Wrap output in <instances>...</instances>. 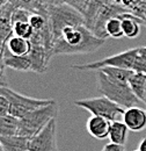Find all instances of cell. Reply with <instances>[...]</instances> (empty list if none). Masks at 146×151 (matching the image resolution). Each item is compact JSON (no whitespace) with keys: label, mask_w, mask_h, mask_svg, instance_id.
<instances>
[{"label":"cell","mask_w":146,"mask_h":151,"mask_svg":"<svg viewBox=\"0 0 146 151\" xmlns=\"http://www.w3.org/2000/svg\"><path fill=\"white\" fill-rule=\"evenodd\" d=\"M30 138L14 135V136H0V144L2 151H29Z\"/></svg>","instance_id":"cell-14"},{"label":"cell","mask_w":146,"mask_h":151,"mask_svg":"<svg viewBox=\"0 0 146 151\" xmlns=\"http://www.w3.org/2000/svg\"><path fill=\"white\" fill-rule=\"evenodd\" d=\"M104 42V40L95 36L85 24L66 27L54 42L52 56L92 54L100 49Z\"/></svg>","instance_id":"cell-1"},{"label":"cell","mask_w":146,"mask_h":151,"mask_svg":"<svg viewBox=\"0 0 146 151\" xmlns=\"http://www.w3.org/2000/svg\"><path fill=\"white\" fill-rule=\"evenodd\" d=\"M19 119L11 114L0 116V136H14L18 135Z\"/></svg>","instance_id":"cell-20"},{"label":"cell","mask_w":146,"mask_h":151,"mask_svg":"<svg viewBox=\"0 0 146 151\" xmlns=\"http://www.w3.org/2000/svg\"><path fill=\"white\" fill-rule=\"evenodd\" d=\"M99 71L104 73L111 80L117 81V83H123V84H129V79L133 73V71H131V70L120 69V68H111V66L100 69Z\"/></svg>","instance_id":"cell-21"},{"label":"cell","mask_w":146,"mask_h":151,"mask_svg":"<svg viewBox=\"0 0 146 151\" xmlns=\"http://www.w3.org/2000/svg\"><path fill=\"white\" fill-rule=\"evenodd\" d=\"M6 50L15 56H28L31 50L30 40L12 35L6 43Z\"/></svg>","instance_id":"cell-15"},{"label":"cell","mask_w":146,"mask_h":151,"mask_svg":"<svg viewBox=\"0 0 146 151\" xmlns=\"http://www.w3.org/2000/svg\"><path fill=\"white\" fill-rule=\"evenodd\" d=\"M123 122L131 132H140L146 128V111L139 107H131L123 115Z\"/></svg>","instance_id":"cell-11"},{"label":"cell","mask_w":146,"mask_h":151,"mask_svg":"<svg viewBox=\"0 0 146 151\" xmlns=\"http://www.w3.org/2000/svg\"><path fill=\"white\" fill-rule=\"evenodd\" d=\"M74 105L88 111L92 115L102 116L111 122L120 121V119L123 117V115L125 113V109L122 106L115 104L104 95L97 96V98L77 100L74 101Z\"/></svg>","instance_id":"cell-7"},{"label":"cell","mask_w":146,"mask_h":151,"mask_svg":"<svg viewBox=\"0 0 146 151\" xmlns=\"http://www.w3.org/2000/svg\"><path fill=\"white\" fill-rule=\"evenodd\" d=\"M101 151H125L124 145H120V144H115V143H108L106 144Z\"/></svg>","instance_id":"cell-27"},{"label":"cell","mask_w":146,"mask_h":151,"mask_svg":"<svg viewBox=\"0 0 146 151\" xmlns=\"http://www.w3.org/2000/svg\"><path fill=\"white\" fill-rule=\"evenodd\" d=\"M58 113V105L54 101L52 104L37 108L35 111L28 113L26 116L19 120V130L18 135L31 138L41 132L48 123L56 119Z\"/></svg>","instance_id":"cell-4"},{"label":"cell","mask_w":146,"mask_h":151,"mask_svg":"<svg viewBox=\"0 0 146 151\" xmlns=\"http://www.w3.org/2000/svg\"><path fill=\"white\" fill-rule=\"evenodd\" d=\"M12 27H13V35L19 37L30 40L34 34V29L31 28L29 22H22V21L14 22L12 23Z\"/></svg>","instance_id":"cell-23"},{"label":"cell","mask_w":146,"mask_h":151,"mask_svg":"<svg viewBox=\"0 0 146 151\" xmlns=\"http://www.w3.org/2000/svg\"><path fill=\"white\" fill-rule=\"evenodd\" d=\"M14 7L11 4L5 5L0 8V63H4V54L6 50V43L13 35L12 27V14Z\"/></svg>","instance_id":"cell-9"},{"label":"cell","mask_w":146,"mask_h":151,"mask_svg":"<svg viewBox=\"0 0 146 151\" xmlns=\"http://www.w3.org/2000/svg\"><path fill=\"white\" fill-rule=\"evenodd\" d=\"M28 57L31 62V71L36 73H44L48 70L49 60L52 57V51L42 44L31 43V50Z\"/></svg>","instance_id":"cell-10"},{"label":"cell","mask_w":146,"mask_h":151,"mask_svg":"<svg viewBox=\"0 0 146 151\" xmlns=\"http://www.w3.org/2000/svg\"><path fill=\"white\" fill-rule=\"evenodd\" d=\"M110 126H111V121L102 117V116L92 115L87 121L86 128H87V132H89V135L93 136L94 138L104 139V138L109 137Z\"/></svg>","instance_id":"cell-12"},{"label":"cell","mask_w":146,"mask_h":151,"mask_svg":"<svg viewBox=\"0 0 146 151\" xmlns=\"http://www.w3.org/2000/svg\"><path fill=\"white\" fill-rule=\"evenodd\" d=\"M135 151H139V150H135Z\"/></svg>","instance_id":"cell-32"},{"label":"cell","mask_w":146,"mask_h":151,"mask_svg":"<svg viewBox=\"0 0 146 151\" xmlns=\"http://www.w3.org/2000/svg\"><path fill=\"white\" fill-rule=\"evenodd\" d=\"M129 128L122 121H114L111 122L109 132V139L111 143L124 145L128 138Z\"/></svg>","instance_id":"cell-18"},{"label":"cell","mask_w":146,"mask_h":151,"mask_svg":"<svg viewBox=\"0 0 146 151\" xmlns=\"http://www.w3.org/2000/svg\"><path fill=\"white\" fill-rule=\"evenodd\" d=\"M7 114H9V102L4 95L0 94V116Z\"/></svg>","instance_id":"cell-25"},{"label":"cell","mask_w":146,"mask_h":151,"mask_svg":"<svg viewBox=\"0 0 146 151\" xmlns=\"http://www.w3.org/2000/svg\"><path fill=\"white\" fill-rule=\"evenodd\" d=\"M96 79L99 91L123 108L128 109L131 107H136L139 104V99L133 93L129 84L114 81L101 71H96Z\"/></svg>","instance_id":"cell-3"},{"label":"cell","mask_w":146,"mask_h":151,"mask_svg":"<svg viewBox=\"0 0 146 151\" xmlns=\"http://www.w3.org/2000/svg\"><path fill=\"white\" fill-rule=\"evenodd\" d=\"M129 85L137 98L142 101L145 100L146 94V75L142 72H133L129 79Z\"/></svg>","instance_id":"cell-19"},{"label":"cell","mask_w":146,"mask_h":151,"mask_svg":"<svg viewBox=\"0 0 146 151\" xmlns=\"http://www.w3.org/2000/svg\"><path fill=\"white\" fill-rule=\"evenodd\" d=\"M0 94L4 95L9 102V114L19 120L37 108L48 106L55 101L50 99H36V98L26 96L13 91L9 87H1Z\"/></svg>","instance_id":"cell-6"},{"label":"cell","mask_w":146,"mask_h":151,"mask_svg":"<svg viewBox=\"0 0 146 151\" xmlns=\"http://www.w3.org/2000/svg\"><path fill=\"white\" fill-rule=\"evenodd\" d=\"M1 87H8V80L5 73V65L4 63H0V88Z\"/></svg>","instance_id":"cell-26"},{"label":"cell","mask_w":146,"mask_h":151,"mask_svg":"<svg viewBox=\"0 0 146 151\" xmlns=\"http://www.w3.org/2000/svg\"><path fill=\"white\" fill-rule=\"evenodd\" d=\"M29 151H58L57 147V119L29 141Z\"/></svg>","instance_id":"cell-8"},{"label":"cell","mask_w":146,"mask_h":151,"mask_svg":"<svg viewBox=\"0 0 146 151\" xmlns=\"http://www.w3.org/2000/svg\"><path fill=\"white\" fill-rule=\"evenodd\" d=\"M111 66V68H120L131 70L133 72H142L146 75V62L139 55V48L129 49L127 51L112 55L107 58L81 64V65H72L73 69L75 70H82V71H99L100 69Z\"/></svg>","instance_id":"cell-2"},{"label":"cell","mask_w":146,"mask_h":151,"mask_svg":"<svg viewBox=\"0 0 146 151\" xmlns=\"http://www.w3.org/2000/svg\"><path fill=\"white\" fill-rule=\"evenodd\" d=\"M9 1H11V0H0V8H1V7H4L5 5L9 4Z\"/></svg>","instance_id":"cell-30"},{"label":"cell","mask_w":146,"mask_h":151,"mask_svg":"<svg viewBox=\"0 0 146 151\" xmlns=\"http://www.w3.org/2000/svg\"><path fill=\"white\" fill-rule=\"evenodd\" d=\"M4 65L5 68L13 69L15 71H31V62L28 56H15L5 50L4 54Z\"/></svg>","instance_id":"cell-17"},{"label":"cell","mask_w":146,"mask_h":151,"mask_svg":"<svg viewBox=\"0 0 146 151\" xmlns=\"http://www.w3.org/2000/svg\"><path fill=\"white\" fill-rule=\"evenodd\" d=\"M104 29H106V34H107L108 38H121L124 36L121 17H114V18L108 20V22L106 23Z\"/></svg>","instance_id":"cell-22"},{"label":"cell","mask_w":146,"mask_h":151,"mask_svg":"<svg viewBox=\"0 0 146 151\" xmlns=\"http://www.w3.org/2000/svg\"><path fill=\"white\" fill-rule=\"evenodd\" d=\"M48 2H49V5L51 6V5H54V4H55V0H48Z\"/></svg>","instance_id":"cell-31"},{"label":"cell","mask_w":146,"mask_h":151,"mask_svg":"<svg viewBox=\"0 0 146 151\" xmlns=\"http://www.w3.org/2000/svg\"><path fill=\"white\" fill-rule=\"evenodd\" d=\"M49 23L52 34V43L66 27L86 26L82 14L67 4L49 6Z\"/></svg>","instance_id":"cell-5"},{"label":"cell","mask_w":146,"mask_h":151,"mask_svg":"<svg viewBox=\"0 0 146 151\" xmlns=\"http://www.w3.org/2000/svg\"><path fill=\"white\" fill-rule=\"evenodd\" d=\"M11 5L14 8L27 9L30 13H37L49 17V2L48 0H11Z\"/></svg>","instance_id":"cell-13"},{"label":"cell","mask_w":146,"mask_h":151,"mask_svg":"<svg viewBox=\"0 0 146 151\" xmlns=\"http://www.w3.org/2000/svg\"><path fill=\"white\" fill-rule=\"evenodd\" d=\"M139 55H140V57L146 62V47L139 48Z\"/></svg>","instance_id":"cell-29"},{"label":"cell","mask_w":146,"mask_h":151,"mask_svg":"<svg viewBox=\"0 0 146 151\" xmlns=\"http://www.w3.org/2000/svg\"><path fill=\"white\" fill-rule=\"evenodd\" d=\"M138 150H139V151H146V137H145V138H143V139L140 141Z\"/></svg>","instance_id":"cell-28"},{"label":"cell","mask_w":146,"mask_h":151,"mask_svg":"<svg viewBox=\"0 0 146 151\" xmlns=\"http://www.w3.org/2000/svg\"><path fill=\"white\" fill-rule=\"evenodd\" d=\"M120 17L122 19V28L124 36L129 38L137 37L140 34V24L143 23V21L130 12H127Z\"/></svg>","instance_id":"cell-16"},{"label":"cell","mask_w":146,"mask_h":151,"mask_svg":"<svg viewBox=\"0 0 146 151\" xmlns=\"http://www.w3.org/2000/svg\"><path fill=\"white\" fill-rule=\"evenodd\" d=\"M121 7H123L124 9H127L128 12L131 13V11L137 6L138 0H115Z\"/></svg>","instance_id":"cell-24"}]
</instances>
